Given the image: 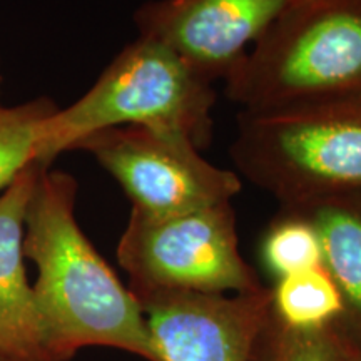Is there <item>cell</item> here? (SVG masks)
I'll return each instance as SVG.
<instances>
[{
  "mask_svg": "<svg viewBox=\"0 0 361 361\" xmlns=\"http://www.w3.org/2000/svg\"><path fill=\"white\" fill-rule=\"evenodd\" d=\"M149 216H174L231 202L243 180L234 171L211 164L183 135L144 128H116L79 144Z\"/></svg>",
  "mask_w": 361,
  "mask_h": 361,
  "instance_id": "6",
  "label": "cell"
},
{
  "mask_svg": "<svg viewBox=\"0 0 361 361\" xmlns=\"http://www.w3.org/2000/svg\"><path fill=\"white\" fill-rule=\"evenodd\" d=\"M161 361H251L271 308L269 288L241 295L134 293Z\"/></svg>",
  "mask_w": 361,
  "mask_h": 361,
  "instance_id": "7",
  "label": "cell"
},
{
  "mask_svg": "<svg viewBox=\"0 0 361 361\" xmlns=\"http://www.w3.org/2000/svg\"><path fill=\"white\" fill-rule=\"evenodd\" d=\"M295 0H161L137 13L141 35L164 44L209 82L226 80Z\"/></svg>",
  "mask_w": 361,
  "mask_h": 361,
  "instance_id": "8",
  "label": "cell"
},
{
  "mask_svg": "<svg viewBox=\"0 0 361 361\" xmlns=\"http://www.w3.org/2000/svg\"><path fill=\"white\" fill-rule=\"evenodd\" d=\"M56 111L49 102H32L13 109H0V194L22 171L37 164L40 128Z\"/></svg>",
  "mask_w": 361,
  "mask_h": 361,
  "instance_id": "14",
  "label": "cell"
},
{
  "mask_svg": "<svg viewBox=\"0 0 361 361\" xmlns=\"http://www.w3.org/2000/svg\"><path fill=\"white\" fill-rule=\"evenodd\" d=\"M261 259L276 279L322 266L318 234L301 216L281 209L261 243Z\"/></svg>",
  "mask_w": 361,
  "mask_h": 361,
  "instance_id": "13",
  "label": "cell"
},
{
  "mask_svg": "<svg viewBox=\"0 0 361 361\" xmlns=\"http://www.w3.org/2000/svg\"><path fill=\"white\" fill-rule=\"evenodd\" d=\"M0 109H2V107H0Z\"/></svg>",
  "mask_w": 361,
  "mask_h": 361,
  "instance_id": "16",
  "label": "cell"
},
{
  "mask_svg": "<svg viewBox=\"0 0 361 361\" xmlns=\"http://www.w3.org/2000/svg\"><path fill=\"white\" fill-rule=\"evenodd\" d=\"M40 166L0 194V351L12 361H52L24 268L25 213Z\"/></svg>",
  "mask_w": 361,
  "mask_h": 361,
  "instance_id": "9",
  "label": "cell"
},
{
  "mask_svg": "<svg viewBox=\"0 0 361 361\" xmlns=\"http://www.w3.org/2000/svg\"><path fill=\"white\" fill-rule=\"evenodd\" d=\"M251 361H361V351L336 322L319 328H295L269 308L252 345Z\"/></svg>",
  "mask_w": 361,
  "mask_h": 361,
  "instance_id": "11",
  "label": "cell"
},
{
  "mask_svg": "<svg viewBox=\"0 0 361 361\" xmlns=\"http://www.w3.org/2000/svg\"><path fill=\"white\" fill-rule=\"evenodd\" d=\"M0 361H12L11 358H8V356H6L2 353V351H0Z\"/></svg>",
  "mask_w": 361,
  "mask_h": 361,
  "instance_id": "15",
  "label": "cell"
},
{
  "mask_svg": "<svg viewBox=\"0 0 361 361\" xmlns=\"http://www.w3.org/2000/svg\"><path fill=\"white\" fill-rule=\"evenodd\" d=\"M214 102L209 80L164 44L141 35L78 102L45 117L35 162L49 166L90 135L116 128L183 135L202 149L213 134Z\"/></svg>",
  "mask_w": 361,
  "mask_h": 361,
  "instance_id": "2",
  "label": "cell"
},
{
  "mask_svg": "<svg viewBox=\"0 0 361 361\" xmlns=\"http://www.w3.org/2000/svg\"><path fill=\"white\" fill-rule=\"evenodd\" d=\"M243 111L361 89V0H295L224 80Z\"/></svg>",
  "mask_w": 361,
  "mask_h": 361,
  "instance_id": "4",
  "label": "cell"
},
{
  "mask_svg": "<svg viewBox=\"0 0 361 361\" xmlns=\"http://www.w3.org/2000/svg\"><path fill=\"white\" fill-rule=\"evenodd\" d=\"M308 221L322 245L323 266L336 283L343 314L336 324L361 351V191L281 206Z\"/></svg>",
  "mask_w": 361,
  "mask_h": 361,
  "instance_id": "10",
  "label": "cell"
},
{
  "mask_svg": "<svg viewBox=\"0 0 361 361\" xmlns=\"http://www.w3.org/2000/svg\"><path fill=\"white\" fill-rule=\"evenodd\" d=\"M239 173L281 206L361 191V89L243 111Z\"/></svg>",
  "mask_w": 361,
  "mask_h": 361,
  "instance_id": "3",
  "label": "cell"
},
{
  "mask_svg": "<svg viewBox=\"0 0 361 361\" xmlns=\"http://www.w3.org/2000/svg\"><path fill=\"white\" fill-rule=\"evenodd\" d=\"M269 291L271 310L290 326L319 328L343 314L340 290L323 264L279 278Z\"/></svg>",
  "mask_w": 361,
  "mask_h": 361,
  "instance_id": "12",
  "label": "cell"
},
{
  "mask_svg": "<svg viewBox=\"0 0 361 361\" xmlns=\"http://www.w3.org/2000/svg\"><path fill=\"white\" fill-rule=\"evenodd\" d=\"M78 184L40 166L24 226V256L34 261L32 290L52 361L106 346L161 361L134 293L90 245L74 214Z\"/></svg>",
  "mask_w": 361,
  "mask_h": 361,
  "instance_id": "1",
  "label": "cell"
},
{
  "mask_svg": "<svg viewBox=\"0 0 361 361\" xmlns=\"http://www.w3.org/2000/svg\"><path fill=\"white\" fill-rule=\"evenodd\" d=\"M117 259L128 271L133 293L241 295L263 288L239 252L231 202L174 216L133 209Z\"/></svg>",
  "mask_w": 361,
  "mask_h": 361,
  "instance_id": "5",
  "label": "cell"
}]
</instances>
